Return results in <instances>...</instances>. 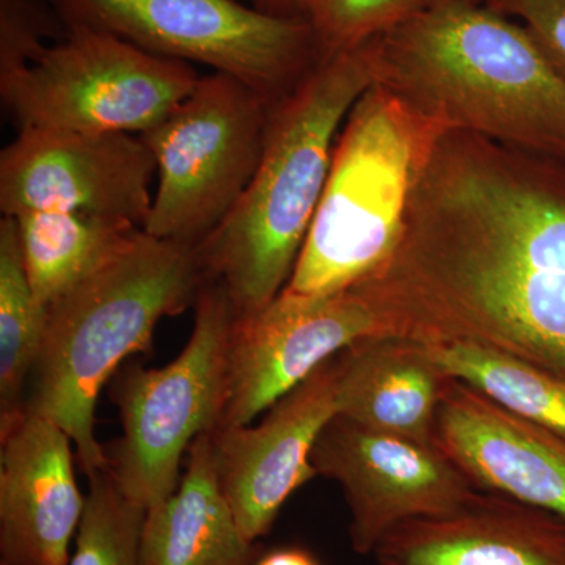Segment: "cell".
Segmentation results:
<instances>
[{
    "label": "cell",
    "instance_id": "22",
    "mask_svg": "<svg viewBox=\"0 0 565 565\" xmlns=\"http://www.w3.org/2000/svg\"><path fill=\"white\" fill-rule=\"evenodd\" d=\"M429 0H248L255 9L300 22L323 58L355 50L423 9Z\"/></svg>",
    "mask_w": 565,
    "mask_h": 565
},
{
    "label": "cell",
    "instance_id": "15",
    "mask_svg": "<svg viewBox=\"0 0 565 565\" xmlns=\"http://www.w3.org/2000/svg\"><path fill=\"white\" fill-rule=\"evenodd\" d=\"M71 444L31 412L0 433V564H68L85 509Z\"/></svg>",
    "mask_w": 565,
    "mask_h": 565
},
{
    "label": "cell",
    "instance_id": "24",
    "mask_svg": "<svg viewBox=\"0 0 565 565\" xmlns=\"http://www.w3.org/2000/svg\"><path fill=\"white\" fill-rule=\"evenodd\" d=\"M65 35L50 0H0V70L24 65Z\"/></svg>",
    "mask_w": 565,
    "mask_h": 565
},
{
    "label": "cell",
    "instance_id": "29",
    "mask_svg": "<svg viewBox=\"0 0 565 565\" xmlns=\"http://www.w3.org/2000/svg\"><path fill=\"white\" fill-rule=\"evenodd\" d=\"M247 2H248V0H247Z\"/></svg>",
    "mask_w": 565,
    "mask_h": 565
},
{
    "label": "cell",
    "instance_id": "9",
    "mask_svg": "<svg viewBox=\"0 0 565 565\" xmlns=\"http://www.w3.org/2000/svg\"><path fill=\"white\" fill-rule=\"evenodd\" d=\"M63 24L202 63L277 102L326 61L313 32L243 0H50Z\"/></svg>",
    "mask_w": 565,
    "mask_h": 565
},
{
    "label": "cell",
    "instance_id": "13",
    "mask_svg": "<svg viewBox=\"0 0 565 565\" xmlns=\"http://www.w3.org/2000/svg\"><path fill=\"white\" fill-rule=\"evenodd\" d=\"M334 356L267 408L258 426L212 430L218 484L248 541L269 534L282 504L318 476L311 452L338 414Z\"/></svg>",
    "mask_w": 565,
    "mask_h": 565
},
{
    "label": "cell",
    "instance_id": "26",
    "mask_svg": "<svg viewBox=\"0 0 565 565\" xmlns=\"http://www.w3.org/2000/svg\"><path fill=\"white\" fill-rule=\"evenodd\" d=\"M253 565H321L318 559L307 550L297 548H280L270 552L269 555L263 556L262 559L256 561Z\"/></svg>",
    "mask_w": 565,
    "mask_h": 565
},
{
    "label": "cell",
    "instance_id": "5",
    "mask_svg": "<svg viewBox=\"0 0 565 565\" xmlns=\"http://www.w3.org/2000/svg\"><path fill=\"white\" fill-rule=\"evenodd\" d=\"M441 132L374 82L338 134L321 203L282 291L323 296L374 273L397 243L416 178Z\"/></svg>",
    "mask_w": 565,
    "mask_h": 565
},
{
    "label": "cell",
    "instance_id": "16",
    "mask_svg": "<svg viewBox=\"0 0 565 565\" xmlns=\"http://www.w3.org/2000/svg\"><path fill=\"white\" fill-rule=\"evenodd\" d=\"M373 556L375 565H565V520L478 490L455 511L393 527Z\"/></svg>",
    "mask_w": 565,
    "mask_h": 565
},
{
    "label": "cell",
    "instance_id": "23",
    "mask_svg": "<svg viewBox=\"0 0 565 565\" xmlns=\"http://www.w3.org/2000/svg\"><path fill=\"white\" fill-rule=\"evenodd\" d=\"M88 479L76 548L66 565H141L140 542L147 509L121 493L109 470Z\"/></svg>",
    "mask_w": 565,
    "mask_h": 565
},
{
    "label": "cell",
    "instance_id": "19",
    "mask_svg": "<svg viewBox=\"0 0 565 565\" xmlns=\"http://www.w3.org/2000/svg\"><path fill=\"white\" fill-rule=\"evenodd\" d=\"M14 221L25 274L44 307L65 296L141 230L76 212H25Z\"/></svg>",
    "mask_w": 565,
    "mask_h": 565
},
{
    "label": "cell",
    "instance_id": "27",
    "mask_svg": "<svg viewBox=\"0 0 565 565\" xmlns=\"http://www.w3.org/2000/svg\"><path fill=\"white\" fill-rule=\"evenodd\" d=\"M429 2H430V0H429ZM429 2H427V3H429ZM473 2H481V0H473Z\"/></svg>",
    "mask_w": 565,
    "mask_h": 565
},
{
    "label": "cell",
    "instance_id": "14",
    "mask_svg": "<svg viewBox=\"0 0 565 565\" xmlns=\"http://www.w3.org/2000/svg\"><path fill=\"white\" fill-rule=\"evenodd\" d=\"M435 446L478 490L503 494L565 520V440L452 377Z\"/></svg>",
    "mask_w": 565,
    "mask_h": 565
},
{
    "label": "cell",
    "instance_id": "28",
    "mask_svg": "<svg viewBox=\"0 0 565 565\" xmlns=\"http://www.w3.org/2000/svg\"><path fill=\"white\" fill-rule=\"evenodd\" d=\"M0 565H6V564H0Z\"/></svg>",
    "mask_w": 565,
    "mask_h": 565
},
{
    "label": "cell",
    "instance_id": "12",
    "mask_svg": "<svg viewBox=\"0 0 565 565\" xmlns=\"http://www.w3.org/2000/svg\"><path fill=\"white\" fill-rule=\"evenodd\" d=\"M373 334H385L384 326L355 286L323 296L281 291L258 313L234 318L218 427L247 426L338 352Z\"/></svg>",
    "mask_w": 565,
    "mask_h": 565
},
{
    "label": "cell",
    "instance_id": "25",
    "mask_svg": "<svg viewBox=\"0 0 565 565\" xmlns=\"http://www.w3.org/2000/svg\"><path fill=\"white\" fill-rule=\"evenodd\" d=\"M522 22L565 79V0H481Z\"/></svg>",
    "mask_w": 565,
    "mask_h": 565
},
{
    "label": "cell",
    "instance_id": "20",
    "mask_svg": "<svg viewBox=\"0 0 565 565\" xmlns=\"http://www.w3.org/2000/svg\"><path fill=\"white\" fill-rule=\"evenodd\" d=\"M47 307L25 274L14 217L0 221V433L25 412L29 381L43 344Z\"/></svg>",
    "mask_w": 565,
    "mask_h": 565
},
{
    "label": "cell",
    "instance_id": "2",
    "mask_svg": "<svg viewBox=\"0 0 565 565\" xmlns=\"http://www.w3.org/2000/svg\"><path fill=\"white\" fill-rule=\"evenodd\" d=\"M370 50L375 84L444 131L565 161V79L522 22L430 0Z\"/></svg>",
    "mask_w": 565,
    "mask_h": 565
},
{
    "label": "cell",
    "instance_id": "11",
    "mask_svg": "<svg viewBox=\"0 0 565 565\" xmlns=\"http://www.w3.org/2000/svg\"><path fill=\"white\" fill-rule=\"evenodd\" d=\"M311 463L343 490L349 539L360 556L373 555L401 523L455 511L478 492L437 446L367 429L340 414L323 426Z\"/></svg>",
    "mask_w": 565,
    "mask_h": 565
},
{
    "label": "cell",
    "instance_id": "3",
    "mask_svg": "<svg viewBox=\"0 0 565 565\" xmlns=\"http://www.w3.org/2000/svg\"><path fill=\"white\" fill-rule=\"evenodd\" d=\"M375 82L370 41L319 63L270 104L258 170L222 225L199 245L236 318L273 302L291 280L321 203L334 145L353 104Z\"/></svg>",
    "mask_w": 565,
    "mask_h": 565
},
{
    "label": "cell",
    "instance_id": "7",
    "mask_svg": "<svg viewBox=\"0 0 565 565\" xmlns=\"http://www.w3.org/2000/svg\"><path fill=\"white\" fill-rule=\"evenodd\" d=\"M191 63L161 57L85 28L25 62L0 70V95L20 128L141 136L195 88Z\"/></svg>",
    "mask_w": 565,
    "mask_h": 565
},
{
    "label": "cell",
    "instance_id": "6",
    "mask_svg": "<svg viewBox=\"0 0 565 565\" xmlns=\"http://www.w3.org/2000/svg\"><path fill=\"white\" fill-rule=\"evenodd\" d=\"M180 355L156 370L122 364L110 396L122 426L104 446L109 473L132 503L150 509L177 492L182 457L222 423L230 388V337L236 313L223 282L210 280Z\"/></svg>",
    "mask_w": 565,
    "mask_h": 565
},
{
    "label": "cell",
    "instance_id": "10",
    "mask_svg": "<svg viewBox=\"0 0 565 565\" xmlns=\"http://www.w3.org/2000/svg\"><path fill=\"white\" fill-rule=\"evenodd\" d=\"M154 174L140 136L20 128L0 152V211L76 212L143 230Z\"/></svg>",
    "mask_w": 565,
    "mask_h": 565
},
{
    "label": "cell",
    "instance_id": "21",
    "mask_svg": "<svg viewBox=\"0 0 565 565\" xmlns=\"http://www.w3.org/2000/svg\"><path fill=\"white\" fill-rule=\"evenodd\" d=\"M449 377L475 386L512 414L565 440V381L475 344L423 343Z\"/></svg>",
    "mask_w": 565,
    "mask_h": 565
},
{
    "label": "cell",
    "instance_id": "4",
    "mask_svg": "<svg viewBox=\"0 0 565 565\" xmlns=\"http://www.w3.org/2000/svg\"><path fill=\"white\" fill-rule=\"evenodd\" d=\"M210 280L199 245L139 230L47 307L25 412L46 416L70 435L87 478L109 468L95 434L104 385L134 353L150 351L163 318L195 307Z\"/></svg>",
    "mask_w": 565,
    "mask_h": 565
},
{
    "label": "cell",
    "instance_id": "1",
    "mask_svg": "<svg viewBox=\"0 0 565 565\" xmlns=\"http://www.w3.org/2000/svg\"><path fill=\"white\" fill-rule=\"evenodd\" d=\"M353 286L385 334L479 345L565 381V161L441 132L392 253Z\"/></svg>",
    "mask_w": 565,
    "mask_h": 565
},
{
    "label": "cell",
    "instance_id": "8",
    "mask_svg": "<svg viewBox=\"0 0 565 565\" xmlns=\"http://www.w3.org/2000/svg\"><path fill=\"white\" fill-rule=\"evenodd\" d=\"M270 104L228 74L212 73L141 134L158 166L145 233L200 245L222 225L258 170Z\"/></svg>",
    "mask_w": 565,
    "mask_h": 565
},
{
    "label": "cell",
    "instance_id": "17",
    "mask_svg": "<svg viewBox=\"0 0 565 565\" xmlns=\"http://www.w3.org/2000/svg\"><path fill=\"white\" fill-rule=\"evenodd\" d=\"M338 414L367 429L435 446V419L448 374L426 345L373 334L338 352Z\"/></svg>",
    "mask_w": 565,
    "mask_h": 565
},
{
    "label": "cell",
    "instance_id": "18",
    "mask_svg": "<svg viewBox=\"0 0 565 565\" xmlns=\"http://www.w3.org/2000/svg\"><path fill=\"white\" fill-rule=\"evenodd\" d=\"M177 492L151 505L141 530V565H253L258 546L237 525L215 471L212 433L188 451Z\"/></svg>",
    "mask_w": 565,
    "mask_h": 565
}]
</instances>
